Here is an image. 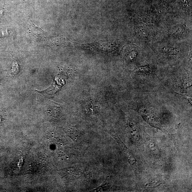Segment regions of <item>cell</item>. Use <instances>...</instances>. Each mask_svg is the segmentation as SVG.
<instances>
[{"label":"cell","instance_id":"obj_1","mask_svg":"<svg viewBox=\"0 0 192 192\" xmlns=\"http://www.w3.org/2000/svg\"><path fill=\"white\" fill-rule=\"evenodd\" d=\"M29 28L31 32L35 35L42 36L45 34L44 31L34 24L30 18L29 19Z\"/></svg>","mask_w":192,"mask_h":192},{"label":"cell","instance_id":"obj_5","mask_svg":"<svg viewBox=\"0 0 192 192\" xmlns=\"http://www.w3.org/2000/svg\"><path fill=\"white\" fill-rule=\"evenodd\" d=\"M179 52V50L177 49H168L166 51V53L168 55H177Z\"/></svg>","mask_w":192,"mask_h":192},{"label":"cell","instance_id":"obj_3","mask_svg":"<svg viewBox=\"0 0 192 192\" xmlns=\"http://www.w3.org/2000/svg\"><path fill=\"white\" fill-rule=\"evenodd\" d=\"M19 66L17 61L13 59V65L11 68L12 73L14 75H17L19 72Z\"/></svg>","mask_w":192,"mask_h":192},{"label":"cell","instance_id":"obj_6","mask_svg":"<svg viewBox=\"0 0 192 192\" xmlns=\"http://www.w3.org/2000/svg\"><path fill=\"white\" fill-rule=\"evenodd\" d=\"M149 67L148 66L139 67L138 68V70L141 72H148Z\"/></svg>","mask_w":192,"mask_h":192},{"label":"cell","instance_id":"obj_2","mask_svg":"<svg viewBox=\"0 0 192 192\" xmlns=\"http://www.w3.org/2000/svg\"><path fill=\"white\" fill-rule=\"evenodd\" d=\"M67 135L74 142L79 143L80 141V137L79 132L74 129H69L67 132Z\"/></svg>","mask_w":192,"mask_h":192},{"label":"cell","instance_id":"obj_4","mask_svg":"<svg viewBox=\"0 0 192 192\" xmlns=\"http://www.w3.org/2000/svg\"><path fill=\"white\" fill-rule=\"evenodd\" d=\"M108 184V183L104 182V183L102 185L99 186L95 189L92 190V191L94 192H99V191H105V190L107 188Z\"/></svg>","mask_w":192,"mask_h":192}]
</instances>
